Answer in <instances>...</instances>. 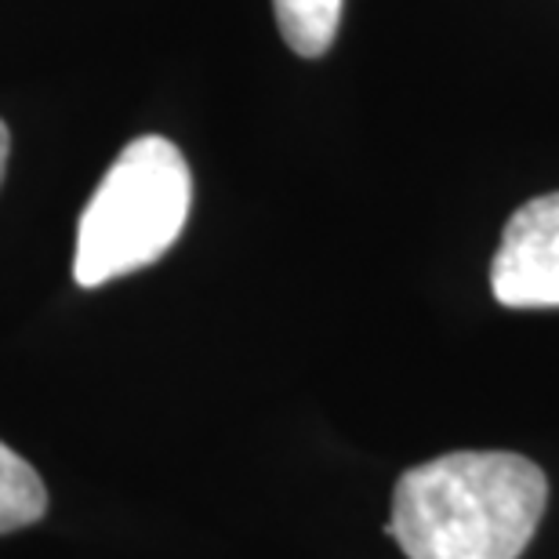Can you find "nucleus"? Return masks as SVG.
Returning a JSON list of instances; mask_svg holds the SVG:
<instances>
[{
	"label": "nucleus",
	"mask_w": 559,
	"mask_h": 559,
	"mask_svg": "<svg viewBox=\"0 0 559 559\" xmlns=\"http://www.w3.org/2000/svg\"><path fill=\"white\" fill-rule=\"evenodd\" d=\"M549 506V476L516 451H454L407 468L385 534L407 559H520Z\"/></svg>",
	"instance_id": "f257e3e1"
},
{
	"label": "nucleus",
	"mask_w": 559,
	"mask_h": 559,
	"mask_svg": "<svg viewBox=\"0 0 559 559\" xmlns=\"http://www.w3.org/2000/svg\"><path fill=\"white\" fill-rule=\"evenodd\" d=\"M193 204V175L175 142L142 135L117 156L76 226L73 280L103 287L175 248Z\"/></svg>",
	"instance_id": "f03ea898"
},
{
	"label": "nucleus",
	"mask_w": 559,
	"mask_h": 559,
	"mask_svg": "<svg viewBox=\"0 0 559 559\" xmlns=\"http://www.w3.org/2000/svg\"><path fill=\"white\" fill-rule=\"evenodd\" d=\"M490 290L506 309H559V193L512 211L490 262Z\"/></svg>",
	"instance_id": "7ed1b4c3"
},
{
	"label": "nucleus",
	"mask_w": 559,
	"mask_h": 559,
	"mask_svg": "<svg viewBox=\"0 0 559 559\" xmlns=\"http://www.w3.org/2000/svg\"><path fill=\"white\" fill-rule=\"evenodd\" d=\"M342 4L345 0H273L280 37L301 59H320L338 37Z\"/></svg>",
	"instance_id": "20e7f679"
},
{
	"label": "nucleus",
	"mask_w": 559,
	"mask_h": 559,
	"mask_svg": "<svg viewBox=\"0 0 559 559\" xmlns=\"http://www.w3.org/2000/svg\"><path fill=\"white\" fill-rule=\"evenodd\" d=\"M48 512V487L26 457L0 440V534L22 531Z\"/></svg>",
	"instance_id": "39448f33"
},
{
	"label": "nucleus",
	"mask_w": 559,
	"mask_h": 559,
	"mask_svg": "<svg viewBox=\"0 0 559 559\" xmlns=\"http://www.w3.org/2000/svg\"><path fill=\"white\" fill-rule=\"evenodd\" d=\"M8 150H11V135H8V124L0 120V182H4V167H8Z\"/></svg>",
	"instance_id": "423d86ee"
}]
</instances>
